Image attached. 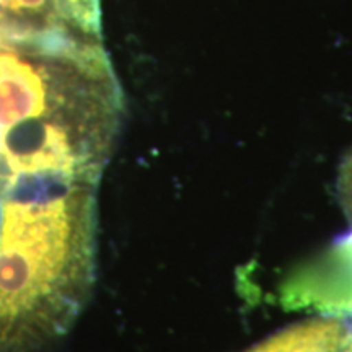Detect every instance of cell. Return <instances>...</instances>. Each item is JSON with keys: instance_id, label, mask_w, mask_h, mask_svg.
<instances>
[{"instance_id": "obj_1", "label": "cell", "mask_w": 352, "mask_h": 352, "mask_svg": "<svg viewBox=\"0 0 352 352\" xmlns=\"http://www.w3.org/2000/svg\"><path fill=\"white\" fill-rule=\"evenodd\" d=\"M246 352H352V316H311L272 334Z\"/></svg>"}, {"instance_id": "obj_2", "label": "cell", "mask_w": 352, "mask_h": 352, "mask_svg": "<svg viewBox=\"0 0 352 352\" xmlns=\"http://www.w3.org/2000/svg\"><path fill=\"white\" fill-rule=\"evenodd\" d=\"M338 192H340V199L342 209H344L346 217L349 220L352 227V147L351 151L346 153L344 162H342L341 165L340 178H338ZM341 245L352 253V233Z\"/></svg>"}]
</instances>
